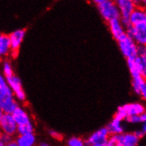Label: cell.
I'll return each mask as SVG.
<instances>
[{"label":"cell","mask_w":146,"mask_h":146,"mask_svg":"<svg viewBox=\"0 0 146 146\" xmlns=\"http://www.w3.org/2000/svg\"><path fill=\"white\" fill-rule=\"evenodd\" d=\"M125 121L129 123V124H141L140 121V116L139 115H131V116H127Z\"/></svg>","instance_id":"cell-25"},{"label":"cell","mask_w":146,"mask_h":146,"mask_svg":"<svg viewBox=\"0 0 146 146\" xmlns=\"http://www.w3.org/2000/svg\"><path fill=\"white\" fill-rule=\"evenodd\" d=\"M132 77V81H131V85H132V90L136 94V95H139V90L141 86L144 82L146 79H144L143 77L140 74H136L133 75Z\"/></svg>","instance_id":"cell-20"},{"label":"cell","mask_w":146,"mask_h":146,"mask_svg":"<svg viewBox=\"0 0 146 146\" xmlns=\"http://www.w3.org/2000/svg\"><path fill=\"white\" fill-rule=\"evenodd\" d=\"M127 116L140 115L146 111V106L141 102H133L122 105Z\"/></svg>","instance_id":"cell-12"},{"label":"cell","mask_w":146,"mask_h":146,"mask_svg":"<svg viewBox=\"0 0 146 146\" xmlns=\"http://www.w3.org/2000/svg\"><path fill=\"white\" fill-rule=\"evenodd\" d=\"M0 138L2 139V141L5 143V145H8V143H9L10 142H12L13 140V136L0 132Z\"/></svg>","instance_id":"cell-26"},{"label":"cell","mask_w":146,"mask_h":146,"mask_svg":"<svg viewBox=\"0 0 146 146\" xmlns=\"http://www.w3.org/2000/svg\"><path fill=\"white\" fill-rule=\"evenodd\" d=\"M127 65L131 76L140 74L146 79V59L142 56L137 55L127 58Z\"/></svg>","instance_id":"cell-3"},{"label":"cell","mask_w":146,"mask_h":146,"mask_svg":"<svg viewBox=\"0 0 146 146\" xmlns=\"http://www.w3.org/2000/svg\"><path fill=\"white\" fill-rule=\"evenodd\" d=\"M146 10L141 6H136L133 12L130 13L128 20H129L130 25H136L142 22H145Z\"/></svg>","instance_id":"cell-15"},{"label":"cell","mask_w":146,"mask_h":146,"mask_svg":"<svg viewBox=\"0 0 146 146\" xmlns=\"http://www.w3.org/2000/svg\"><path fill=\"white\" fill-rule=\"evenodd\" d=\"M135 134L139 137V138L141 139V138H143V137L146 135L142 129H139V130H136V131H135Z\"/></svg>","instance_id":"cell-30"},{"label":"cell","mask_w":146,"mask_h":146,"mask_svg":"<svg viewBox=\"0 0 146 146\" xmlns=\"http://www.w3.org/2000/svg\"><path fill=\"white\" fill-rule=\"evenodd\" d=\"M6 80L16 100L24 102L26 100V93L24 91L22 82L21 80L20 79V77H18L15 74H13L10 77H7Z\"/></svg>","instance_id":"cell-6"},{"label":"cell","mask_w":146,"mask_h":146,"mask_svg":"<svg viewBox=\"0 0 146 146\" xmlns=\"http://www.w3.org/2000/svg\"><path fill=\"white\" fill-rule=\"evenodd\" d=\"M29 133H34V125L32 121L23 125H19L18 127H17V135H23Z\"/></svg>","instance_id":"cell-21"},{"label":"cell","mask_w":146,"mask_h":146,"mask_svg":"<svg viewBox=\"0 0 146 146\" xmlns=\"http://www.w3.org/2000/svg\"><path fill=\"white\" fill-rule=\"evenodd\" d=\"M7 146H17V143H16L15 140H13L12 142H10L9 143H8Z\"/></svg>","instance_id":"cell-34"},{"label":"cell","mask_w":146,"mask_h":146,"mask_svg":"<svg viewBox=\"0 0 146 146\" xmlns=\"http://www.w3.org/2000/svg\"><path fill=\"white\" fill-rule=\"evenodd\" d=\"M127 35L129 36L138 45H146V23L142 22L131 25L127 29Z\"/></svg>","instance_id":"cell-4"},{"label":"cell","mask_w":146,"mask_h":146,"mask_svg":"<svg viewBox=\"0 0 146 146\" xmlns=\"http://www.w3.org/2000/svg\"><path fill=\"white\" fill-rule=\"evenodd\" d=\"M113 1L119 9L121 18H128L130 13L136 7L133 0H113Z\"/></svg>","instance_id":"cell-11"},{"label":"cell","mask_w":146,"mask_h":146,"mask_svg":"<svg viewBox=\"0 0 146 146\" xmlns=\"http://www.w3.org/2000/svg\"><path fill=\"white\" fill-rule=\"evenodd\" d=\"M98 9L101 17L106 22L111 20L121 18L119 9L113 0H107L106 2L98 5Z\"/></svg>","instance_id":"cell-2"},{"label":"cell","mask_w":146,"mask_h":146,"mask_svg":"<svg viewBox=\"0 0 146 146\" xmlns=\"http://www.w3.org/2000/svg\"><path fill=\"white\" fill-rule=\"evenodd\" d=\"M138 55L142 56L146 59V45H139L138 46Z\"/></svg>","instance_id":"cell-29"},{"label":"cell","mask_w":146,"mask_h":146,"mask_svg":"<svg viewBox=\"0 0 146 146\" xmlns=\"http://www.w3.org/2000/svg\"><path fill=\"white\" fill-rule=\"evenodd\" d=\"M110 133L107 127H101L93 132L85 141V144L89 146H106Z\"/></svg>","instance_id":"cell-5"},{"label":"cell","mask_w":146,"mask_h":146,"mask_svg":"<svg viewBox=\"0 0 146 146\" xmlns=\"http://www.w3.org/2000/svg\"><path fill=\"white\" fill-rule=\"evenodd\" d=\"M145 23H146V16H145Z\"/></svg>","instance_id":"cell-39"},{"label":"cell","mask_w":146,"mask_h":146,"mask_svg":"<svg viewBox=\"0 0 146 146\" xmlns=\"http://www.w3.org/2000/svg\"><path fill=\"white\" fill-rule=\"evenodd\" d=\"M119 49L124 58H129L138 55V44L129 36L126 35L117 41Z\"/></svg>","instance_id":"cell-1"},{"label":"cell","mask_w":146,"mask_h":146,"mask_svg":"<svg viewBox=\"0 0 146 146\" xmlns=\"http://www.w3.org/2000/svg\"><path fill=\"white\" fill-rule=\"evenodd\" d=\"M139 6L144 8L146 10V0H140V3H139Z\"/></svg>","instance_id":"cell-32"},{"label":"cell","mask_w":146,"mask_h":146,"mask_svg":"<svg viewBox=\"0 0 146 146\" xmlns=\"http://www.w3.org/2000/svg\"><path fill=\"white\" fill-rule=\"evenodd\" d=\"M18 106L19 104L15 98L7 99L2 103H0V108L2 109L4 113H13V111Z\"/></svg>","instance_id":"cell-19"},{"label":"cell","mask_w":146,"mask_h":146,"mask_svg":"<svg viewBox=\"0 0 146 146\" xmlns=\"http://www.w3.org/2000/svg\"><path fill=\"white\" fill-rule=\"evenodd\" d=\"M0 146H5V143H3V141H2L1 138H0Z\"/></svg>","instance_id":"cell-38"},{"label":"cell","mask_w":146,"mask_h":146,"mask_svg":"<svg viewBox=\"0 0 146 146\" xmlns=\"http://www.w3.org/2000/svg\"><path fill=\"white\" fill-rule=\"evenodd\" d=\"M66 144L68 146H83V145H85V142L81 138V137L72 136L67 140Z\"/></svg>","instance_id":"cell-23"},{"label":"cell","mask_w":146,"mask_h":146,"mask_svg":"<svg viewBox=\"0 0 146 146\" xmlns=\"http://www.w3.org/2000/svg\"><path fill=\"white\" fill-rule=\"evenodd\" d=\"M2 74L5 77V78H7V77H10L13 74H14L12 64L8 60H5L3 63V66H2Z\"/></svg>","instance_id":"cell-22"},{"label":"cell","mask_w":146,"mask_h":146,"mask_svg":"<svg viewBox=\"0 0 146 146\" xmlns=\"http://www.w3.org/2000/svg\"><path fill=\"white\" fill-rule=\"evenodd\" d=\"M13 119H15V121L17 123V125H23L26 123L31 122V117L29 115V113L26 111L23 107L21 106H18L12 113Z\"/></svg>","instance_id":"cell-13"},{"label":"cell","mask_w":146,"mask_h":146,"mask_svg":"<svg viewBox=\"0 0 146 146\" xmlns=\"http://www.w3.org/2000/svg\"><path fill=\"white\" fill-rule=\"evenodd\" d=\"M25 36H26L25 29H16L8 36L10 40L11 53L13 57L17 56V53H18V51L21 48V45L23 42Z\"/></svg>","instance_id":"cell-8"},{"label":"cell","mask_w":146,"mask_h":146,"mask_svg":"<svg viewBox=\"0 0 146 146\" xmlns=\"http://www.w3.org/2000/svg\"><path fill=\"white\" fill-rule=\"evenodd\" d=\"M110 135H118L125 131V126L123 125V121H121L115 117L108 123L106 126Z\"/></svg>","instance_id":"cell-17"},{"label":"cell","mask_w":146,"mask_h":146,"mask_svg":"<svg viewBox=\"0 0 146 146\" xmlns=\"http://www.w3.org/2000/svg\"><path fill=\"white\" fill-rule=\"evenodd\" d=\"M11 53L9 36L0 33V58H5Z\"/></svg>","instance_id":"cell-18"},{"label":"cell","mask_w":146,"mask_h":146,"mask_svg":"<svg viewBox=\"0 0 146 146\" xmlns=\"http://www.w3.org/2000/svg\"><path fill=\"white\" fill-rule=\"evenodd\" d=\"M17 125L12 113H4L0 121V132L12 136L17 135Z\"/></svg>","instance_id":"cell-7"},{"label":"cell","mask_w":146,"mask_h":146,"mask_svg":"<svg viewBox=\"0 0 146 146\" xmlns=\"http://www.w3.org/2000/svg\"><path fill=\"white\" fill-rule=\"evenodd\" d=\"M142 124H143V126H142V128H141V129L146 134V121L143 122V123H142Z\"/></svg>","instance_id":"cell-35"},{"label":"cell","mask_w":146,"mask_h":146,"mask_svg":"<svg viewBox=\"0 0 146 146\" xmlns=\"http://www.w3.org/2000/svg\"><path fill=\"white\" fill-rule=\"evenodd\" d=\"M14 98L13 93L8 85L5 77L0 74V103Z\"/></svg>","instance_id":"cell-14"},{"label":"cell","mask_w":146,"mask_h":146,"mask_svg":"<svg viewBox=\"0 0 146 146\" xmlns=\"http://www.w3.org/2000/svg\"><path fill=\"white\" fill-rule=\"evenodd\" d=\"M116 135V146H136L140 143V138L135 132H123Z\"/></svg>","instance_id":"cell-9"},{"label":"cell","mask_w":146,"mask_h":146,"mask_svg":"<svg viewBox=\"0 0 146 146\" xmlns=\"http://www.w3.org/2000/svg\"><path fill=\"white\" fill-rule=\"evenodd\" d=\"M17 146H33L36 143V137L34 133L18 135L15 139Z\"/></svg>","instance_id":"cell-16"},{"label":"cell","mask_w":146,"mask_h":146,"mask_svg":"<svg viewBox=\"0 0 146 146\" xmlns=\"http://www.w3.org/2000/svg\"><path fill=\"white\" fill-rule=\"evenodd\" d=\"M140 116V121H141V123H143L146 121V111H144V113H143L142 114L139 115Z\"/></svg>","instance_id":"cell-31"},{"label":"cell","mask_w":146,"mask_h":146,"mask_svg":"<svg viewBox=\"0 0 146 146\" xmlns=\"http://www.w3.org/2000/svg\"><path fill=\"white\" fill-rule=\"evenodd\" d=\"M3 114H4V111H2V109H1V108H0V121H1V118H2Z\"/></svg>","instance_id":"cell-36"},{"label":"cell","mask_w":146,"mask_h":146,"mask_svg":"<svg viewBox=\"0 0 146 146\" xmlns=\"http://www.w3.org/2000/svg\"><path fill=\"white\" fill-rule=\"evenodd\" d=\"M40 146H49V143H41L40 144H39Z\"/></svg>","instance_id":"cell-37"},{"label":"cell","mask_w":146,"mask_h":146,"mask_svg":"<svg viewBox=\"0 0 146 146\" xmlns=\"http://www.w3.org/2000/svg\"><path fill=\"white\" fill-rule=\"evenodd\" d=\"M49 134L50 135V137H52L53 139H57V140H60L62 138V135L59 134L58 132L55 131V130H50Z\"/></svg>","instance_id":"cell-28"},{"label":"cell","mask_w":146,"mask_h":146,"mask_svg":"<svg viewBox=\"0 0 146 146\" xmlns=\"http://www.w3.org/2000/svg\"><path fill=\"white\" fill-rule=\"evenodd\" d=\"M107 23H108V28H109V30L111 34V36H113V37L116 41L119 40L127 35L126 28L121 23V19L111 20Z\"/></svg>","instance_id":"cell-10"},{"label":"cell","mask_w":146,"mask_h":146,"mask_svg":"<svg viewBox=\"0 0 146 146\" xmlns=\"http://www.w3.org/2000/svg\"><path fill=\"white\" fill-rule=\"evenodd\" d=\"M91 1L95 4V5H99V4H101V3H103V2H106V1H107V0H91Z\"/></svg>","instance_id":"cell-33"},{"label":"cell","mask_w":146,"mask_h":146,"mask_svg":"<svg viewBox=\"0 0 146 146\" xmlns=\"http://www.w3.org/2000/svg\"><path fill=\"white\" fill-rule=\"evenodd\" d=\"M141 97V98L146 102V80L144 81V82L143 83V85L141 86L140 90H139V95Z\"/></svg>","instance_id":"cell-27"},{"label":"cell","mask_w":146,"mask_h":146,"mask_svg":"<svg viewBox=\"0 0 146 146\" xmlns=\"http://www.w3.org/2000/svg\"><path fill=\"white\" fill-rule=\"evenodd\" d=\"M114 117L117 118V119H121V121H123L127 119V113H126V111H125L124 108L122 107V106H119V107H118V109H117V111H116V113H115V114H114Z\"/></svg>","instance_id":"cell-24"}]
</instances>
